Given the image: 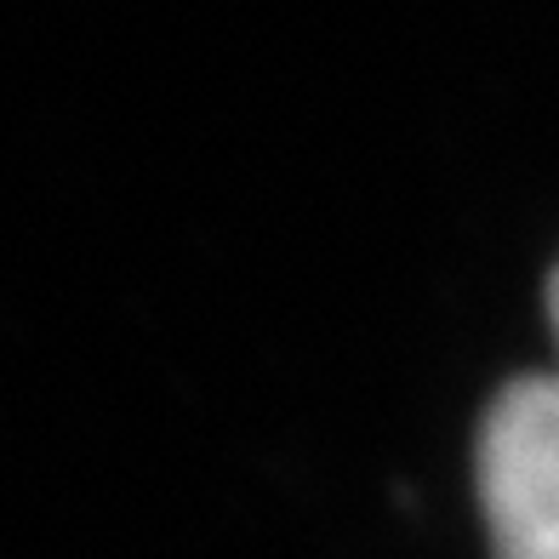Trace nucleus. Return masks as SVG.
I'll use <instances>...</instances> for the list:
<instances>
[{"instance_id": "nucleus-2", "label": "nucleus", "mask_w": 559, "mask_h": 559, "mask_svg": "<svg viewBox=\"0 0 559 559\" xmlns=\"http://www.w3.org/2000/svg\"><path fill=\"white\" fill-rule=\"evenodd\" d=\"M548 302H554V332H559V274H554V292H548Z\"/></svg>"}, {"instance_id": "nucleus-1", "label": "nucleus", "mask_w": 559, "mask_h": 559, "mask_svg": "<svg viewBox=\"0 0 559 559\" xmlns=\"http://www.w3.org/2000/svg\"><path fill=\"white\" fill-rule=\"evenodd\" d=\"M479 502L491 559H559V383L502 389L479 428Z\"/></svg>"}]
</instances>
